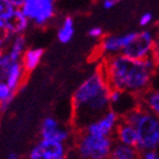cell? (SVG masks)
<instances>
[{
	"instance_id": "7402d4cb",
	"label": "cell",
	"mask_w": 159,
	"mask_h": 159,
	"mask_svg": "<svg viewBox=\"0 0 159 159\" xmlns=\"http://www.w3.org/2000/svg\"><path fill=\"white\" fill-rule=\"evenodd\" d=\"M15 98V92L7 86V84L2 81H0V102L5 100H14Z\"/></svg>"
},
{
	"instance_id": "603a6c76",
	"label": "cell",
	"mask_w": 159,
	"mask_h": 159,
	"mask_svg": "<svg viewBox=\"0 0 159 159\" xmlns=\"http://www.w3.org/2000/svg\"><path fill=\"white\" fill-rule=\"evenodd\" d=\"M153 14L151 11H146V13H143L141 16H140V20H139V24L141 27H149L153 22Z\"/></svg>"
},
{
	"instance_id": "d6986e66",
	"label": "cell",
	"mask_w": 159,
	"mask_h": 159,
	"mask_svg": "<svg viewBox=\"0 0 159 159\" xmlns=\"http://www.w3.org/2000/svg\"><path fill=\"white\" fill-rule=\"evenodd\" d=\"M75 34V20L72 16H66L57 31V39L60 43L70 42Z\"/></svg>"
},
{
	"instance_id": "d4e9b609",
	"label": "cell",
	"mask_w": 159,
	"mask_h": 159,
	"mask_svg": "<svg viewBox=\"0 0 159 159\" xmlns=\"http://www.w3.org/2000/svg\"><path fill=\"white\" fill-rule=\"evenodd\" d=\"M140 159H159V155L157 150H149L140 152Z\"/></svg>"
},
{
	"instance_id": "ac0fdd59",
	"label": "cell",
	"mask_w": 159,
	"mask_h": 159,
	"mask_svg": "<svg viewBox=\"0 0 159 159\" xmlns=\"http://www.w3.org/2000/svg\"><path fill=\"white\" fill-rule=\"evenodd\" d=\"M8 50L6 52L9 55V57L14 61H20L22 56H23L24 51L27 48V41L26 38L24 37V34L20 35H15L10 39L8 43Z\"/></svg>"
},
{
	"instance_id": "ffe728a7",
	"label": "cell",
	"mask_w": 159,
	"mask_h": 159,
	"mask_svg": "<svg viewBox=\"0 0 159 159\" xmlns=\"http://www.w3.org/2000/svg\"><path fill=\"white\" fill-rule=\"evenodd\" d=\"M16 7L9 0H0V18L5 22H8L14 17Z\"/></svg>"
},
{
	"instance_id": "6da1fadb",
	"label": "cell",
	"mask_w": 159,
	"mask_h": 159,
	"mask_svg": "<svg viewBox=\"0 0 159 159\" xmlns=\"http://www.w3.org/2000/svg\"><path fill=\"white\" fill-rule=\"evenodd\" d=\"M100 70L110 89L139 97L152 88L157 74V56L133 59L122 53L102 59Z\"/></svg>"
},
{
	"instance_id": "ba28073f",
	"label": "cell",
	"mask_w": 159,
	"mask_h": 159,
	"mask_svg": "<svg viewBox=\"0 0 159 159\" xmlns=\"http://www.w3.org/2000/svg\"><path fill=\"white\" fill-rule=\"evenodd\" d=\"M119 120H120V117L114 110L109 109L103 115L89 123L82 132L89 133L92 135L114 138V133H115V129L118 125Z\"/></svg>"
},
{
	"instance_id": "f546056e",
	"label": "cell",
	"mask_w": 159,
	"mask_h": 159,
	"mask_svg": "<svg viewBox=\"0 0 159 159\" xmlns=\"http://www.w3.org/2000/svg\"><path fill=\"white\" fill-rule=\"evenodd\" d=\"M3 53V50H0V57H1V55Z\"/></svg>"
},
{
	"instance_id": "30bf717a",
	"label": "cell",
	"mask_w": 159,
	"mask_h": 159,
	"mask_svg": "<svg viewBox=\"0 0 159 159\" xmlns=\"http://www.w3.org/2000/svg\"><path fill=\"white\" fill-rule=\"evenodd\" d=\"M40 136L42 140L51 142L66 143L70 138V131L67 127H64L57 118L49 116L41 123Z\"/></svg>"
},
{
	"instance_id": "3957f363",
	"label": "cell",
	"mask_w": 159,
	"mask_h": 159,
	"mask_svg": "<svg viewBox=\"0 0 159 159\" xmlns=\"http://www.w3.org/2000/svg\"><path fill=\"white\" fill-rule=\"evenodd\" d=\"M135 129L138 142L135 148L140 152L157 150L159 146V119L157 115L142 108H135L123 117Z\"/></svg>"
},
{
	"instance_id": "5b68a950",
	"label": "cell",
	"mask_w": 159,
	"mask_h": 159,
	"mask_svg": "<svg viewBox=\"0 0 159 159\" xmlns=\"http://www.w3.org/2000/svg\"><path fill=\"white\" fill-rule=\"evenodd\" d=\"M57 0H23L20 11L30 23L38 27H44L56 16Z\"/></svg>"
},
{
	"instance_id": "52a82bcc",
	"label": "cell",
	"mask_w": 159,
	"mask_h": 159,
	"mask_svg": "<svg viewBox=\"0 0 159 159\" xmlns=\"http://www.w3.org/2000/svg\"><path fill=\"white\" fill-rule=\"evenodd\" d=\"M136 34L138 31H131L120 35L116 34L103 35L99 43V52L102 56V59L120 53L126 46H129L135 39Z\"/></svg>"
},
{
	"instance_id": "7a4b0ae2",
	"label": "cell",
	"mask_w": 159,
	"mask_h": 159,
	"mask_svg": "<svg viewBox=\"0 0 159 159\" xmlns=\"http://www.w3.org/2000/svg\"><path fill=\"white\" fill-rule=\"evenodd\" d=\"M110 90L100 67L80 83L72 94L74 127L82 132L89 123L110 109Z\"/></svg>"
},
{
	"instance_id": "44dd1931",
	"label": "cell",
	"mask_w": 159,
	"mask_h": 159,
	"mask_svg": "<svg viewBox=\"0 0 159 159\" xmlns=\"http://www.w3.org/2000/svg\"><path fill=\"white\" fill-rule=\"evenodd\" d=\"M13 63H15V61L10 58L9 55H8L6 51H3V53L1 55V57H0V81L3 82L7 70H8V68H9L10 65Z\"/></svg>"
},
{
	"instance_id": "e0dca14e",
	"label": "cell",
	"mask_w": 159,
	"mask_h": 159,
	"mask_svg": "<svg viewBox=\"0 0 159 159\" xmlns=\"http://www.w3.org/2000/svg\"><path fill=\"white\" fill-rule=\"evenodd\" d=\"M109 159H140V151L135 147L114 142Z\"/></svg>"
},
{
	"instance_id": "4316f807",
	"label": "cell",
	"mask_w": 159,
	"mask_h": 159,
	"mask_svg": "<svg viewBox=\"0 0 159 159\" xmlns=\"http://www.w3.org/2000/svg\"><path fill=\"white\" fill-rule=\"evenodd\" d=\"M7 159H20V156H18V153H17V152H15V151H11V152L8 153Z\"/></svg>"
},
{
	"instance_id": "2e32d148",
	"label": "cell",
	"mask_w": 159,
	"mask_h": 159,
	"mask_svg": "<svg viewBox=\"0 0 159 159\" xmlns=\"http://www.w3.org/2000/svg\"><path fill=\"white\" fill-rule=\"evenodd\" d=\"M139 107L149 113L157 115L159 114V92L155 88H150L139 96Z\"/></svg>"
},
{
	"instance_id": "cb8c5ba5",
	"label": "cell",
	"mask_w": 159,
	"mask_h": 159,
	"mask_svg": "<svg viewBox=\"0 0 159 159\" xmlns=\"http://www.w3.org/2000/svg\"><path fill=\"white\" fill-rule=\"evenodd\" d=\"M105 35V31L100 26H92L88 31V37L94 40H101Z\"/></svg>"
},
{
	"instance_id": "4fadbf2b",
	"label": "cell",
	"mask_w": 159,
	"mask_h": 159,
	"mask_svg": "<svg viewBox=\"0 0 159 159\" xmlns=\"http://www.w3.org/2000/svg\"><path fill=\"white\" fill-rule=\"evenodd\" d=\"M114 140L115 142H119L126 146L135 147L138 142V135L136 131L129 123H127L125 119L120 118L118 125H117L115 133H114Z\"/></svg>"
},
{
	"instance_id": "8fae6325",
	"label": "cell",
	"mask_w": 159,
	"mask_h": 159,
	"mask_svg": "<svg viewBox=\"0 0 159 159\" xmlns=\"http://www.w3.org/2000/svg\"><path fill=\"white\" fill-rule=\"evenodd\" d=\"M109 103L110 109L114 110L120 118H123L126 114L139 107V97L111 89L109 93Z\"/></svg>"
},
{
	"instance_id": "484cf974",
	"label": "cell",
	"mask_w": 159,
	"mask_h": 159,
	"mask_svg": "<svg viewBox=\"0 0 159 159\" xmlns=\"http://www.w3.org/2000/svg\"><path fill=\"white\" fill-rule=\"evenodd\" d=\"M119 2H120V0H101V6L103 9L109 10L115 6H117Z\"/></svg>"
},
{
	"instance_id": "8992f818",
	"label": "cell",
	"mask_w": 159,
	"mask_h": 159,
	"mask_svg": "<svg viewBox=\"0 0 159 159\" xmlns=\"http://www.w3.org/2000/svg\"><path fill=\"white\" fill-rule=\"evenodd\" d=\"M157 39L151 29L138 31L135 39L122 50V55L133 59H146L156 56Z\"/></svg>"
},
{
	"instance_id": "7c38bea8",
	"label": "cell",
	"mask_w": 159,
	"mask_h": 159,
	"mask_svg": "<svg viewBox=\"0 0 159 159\" xmlns=\"http://www.w3.org/2000/svg\"><path fill=\"white\" fill-rule=\"evenodd\" d=\"M26 75L27 74L25 73V70H24L23 66L20 64V61H15L10 65V67L7 70L3 82L6 83L7 86L11 91L16 93L23 85L24 81L26 79Z\"/></svg>"
},
{
	"instance_id": "f1b7e54d",
	"label": "cell",
	"mask_w": 159,
	"mask_h": 159,
	"mask_svg": "<svg viewBox=\"0 0 159 159\" xmlns=\"http://www.w3.org/2000/svg\"><path fill=\"white\" fill-rule=\"evenodd\" d=\"M5 29H6V22L0 18V33H3Z\"/></svg>"
},
{
	"instance_id": "277c9868",
	"label": "cell",
	"mask_w": 159,
	"mask_h": 159,
	"mask_svg": "<svg viewBox=\"0 0 159 159\" xmlns=\"http://www.w3.org/2000/svg\"><path fill=\"white\" fill-rule=\"evenodd\" d=\"M115 142L111 136H98L81 132L76 142L80 159H109Z\"/></svg>"
},
{
	"instance_id": "5bb4252c",
	"label": "cell",
	"mask_w": 159,
	"mask_h": 159,
	"mask_svg": "<svg viewBox=\"0 0 159 159\" xmlns=\"http://www.w3.org/2000/svg\"><path fill=\"white\" fill-rule=\"evenodd\" d=\"M29 26H30L29 20L24 16V14L20 11V8H17L13 18L6 22V29H5L3 33L9 35L10 38H13L15 35L24 34L25 31L29 29Z\"/></svg>"
},
{
	"instance_id": "9a60e30c",
	"label": "cell",
	"mask_w": 159,
	"mask_h": 159,
	"mask_svg": "<svg viewBox=\"0 0 159 159\" xmlns=\"http://www.w3.org/2000/svg\"><path fill=\"white\" fill-rule=\"evenodd\" d=\"M44 55L42 48H26L23 56L20 58V64L26 74L32 73L40 65Z\"/></svg>"
},
{
	"instance_id": "9c48e42d",
	"label": "cell",
	"mask_w": 159,
	"mask_h": 159,
	"mask_svg": "<svg viewBox=\"0 0 159 159\" xmlns=\"http://www.w3.org/2000/svg\"><path fill=\"white\" fill-rule=\"evenodd\" d=\"M67 148L65 143L40 140L31 149L29 159H66Z\"/></svg>"
},
{
	"instance_id": "83f0119b",
	"label": "cell",
	"mask_w": 159,
	"mask_h": 159,
	"mask_svg": "<svg viewBox=\"0 0 159 159\" xmlns=\"http://www.w3.org/2000/svg\"><path fill=\"white\" fill-rule=\"evenodd\" d=\"M9 1L13 3L16 8H20V7L22 6V3H23V0H9Z\"/></svg>"
}]
</instances>
